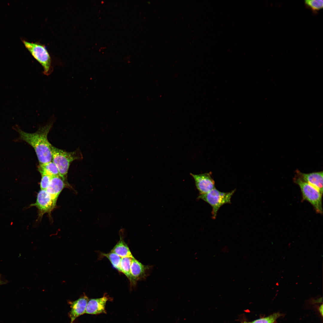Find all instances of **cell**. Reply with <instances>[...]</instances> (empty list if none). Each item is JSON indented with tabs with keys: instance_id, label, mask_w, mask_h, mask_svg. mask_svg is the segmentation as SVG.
<instances>
[{
	"instance_id": "6da1fadb",
	"label": "cell",
	"mask_w": 323,
	"mask_h": 323,
	"mask_svg": "<svg viewBox=\"0 0 323 323\" xmlns=\"http://www.w3.org/2000/svg\"><path fill=\"white\" fill-rule=\"evenodd\" d=\"M53 122L40 127L35 132L28 133L19 128L16 129L19 134V139L25 141L34 149L39 164L48 162L52 160V145L48 139V135L51 128Z\"/></svg>"
},
{
	"instance_id": "7a4b0ae2",
	"label": "cell",
	"mask_w": 323,
	"mask_h": 323,
	"mask_svg": "<svg viewBox=\"0 0 323 323\" xmlns=\"http://www.w3.org/2000/svg\"><path fill=\"white\" fill-rule=\"evenodd\" d=\"M52 161L57 166L60 176L67 179V174L71 163L83 158L79 150L67 152L53 146L51 147Z\"/></svg>"
},
{
	"instance_id": "3957f363",
	"label": "cell",
	"mask_w": 323,
	"mask_h": 323,
	"mask_svg": "<svg viewBox=\"0 0 323 323\" xmlns=\"http://www.w3.org/2000/svg\"><path fill=\"white\" fill-rule=\"evenodd\" d=\"M22 41L26 48L42 66L43 74L47 76L50 75L53 70L52 60L46 46L39 42Z\"/></svg>"
},
{
	"instance_id": "277c9868",
	"label": "cell",
	"mask_w": 323,
	"mask_h": 323,
	"mask_svg": "<svg viewBox=\"0 0 323 323\" xmlns=\"http://www.w3.org/2000/svg\"><path fill=\"white\" fill-rule=\"evenodd\" d=\"M235 191L234 190L224 192L215 188L206 193L200 194L197 198L204 200L211 206L212 217L215 219L220 208L225 204L231 203V198Z\"/></svg>"
},
{
	"instance_id": "5b68a950",
	"label": "cell",
	"mask_w": 323,
	"mask_h": 323,
	"mask_svg": "<svg viewBox=\"0 0 323 323\" xmlns=\"http://www.w3.org/2000/svg\"><path fill=\"white\" fill-rule=\"evenodd\" d=\"M293 180L300 188L303 200L309 202L317 213L322 214V194L315 187L302 180L296 175L294 177Z\"/></svg>"
},
{
	"instance_id": "8992f818",
	"label": "cell",
	"mask_w": 323,
	"mask_h": 323,
	"mask_svg": "<svg viewBox=\"0 0 323 323\" xmlns=\"http://www.w3.org/2000/svg\"><path fill=\"white\" fill-rule=\"evenodd\" d=\"M57 201L45 190H40L37 194L36 202L31 204L30 206H35L37 208L38 218L41 219L45 214L47 213L51 216V211L56 206Z\"/></svg>"
},
{
	"instance_id": "52a82bcc",
	"label": "cell",
	"mask_w": 323,
	"mask_h": 323,
	"mask_svg": "<svg viewBox=\"0 0 323 323\" xmlns=\"http://www.w3.org/2000/svg\"><path fill=\"white\" fill-rule=\"evenodd\" d=\"M195 181L196 187L200 194L206 193L215 188V182L211 176L212 173L194 174L190 173Z\"/></svg>"
},
{
	"instance_id": "ba28073f",
	"label": "cell",
	"mask_w": 323,
	"mask_h": 323,
	"mask_svg": "<svg viewBox=\"0 0 323 323\" xmlns=\"http://www.w3.org/2000/svg\"><path fill=\"white\" fill-rule=\"evenodd\" d=\"M152 268V266L144 265L134 257L133 258L130 268L132 285H135L138 281L145 279L149 275Z\"/></svg>"
},
{
	"instance_id": "9c48e42d",
	"label": "cell",
	"mask_w": 323,
	"mask_h": 323,
	"mask_svg": "<svg viewBox=\"0 0 323 323\" xmlns=\"http://www.w3.org/2000/svg\"><path fill=\"white\" fill-rule=\"evenodd\" d=\"M67 187H69L70 185L67 182V179L58 175L52 177L46 190L53 199L57 201L62 190Z\"/></svg>"
},
{
	"instance_id": "30bf717a",
	"label": "cell",
	"mask_w": 323,
	"mask_h": 323,
	"mask_svg": "<svg viewBox=\"0 0 323 323\" xmlns=\"http://www.w3.org/2000/svg\"><path fill=\"white\" fill-rule=\"evenodd\" d=\"M89 300L88 297L84 294L77 300L69 301L71 307V310L69 313L70 323H73L77 318L85 313Z\"/></svg>"
},
{
	"instance_id": "8fae6325",
	"label": "cell",
	"mask_w": 323,
	"mask_h": 323,
	"mask_svg": "<svg viewBox=\"0 0 323 323\" xmlns=\"http://www.w3.org/2000/svg\"><path fill=\"white\" fill-rule=\"evenodd\" d=\"M296 175L303 181L308 183L323 194V171L305 173L298 170L296 171Z\"/></svg>"
},
{
	"instance_id": "7c38bea8",
	"label": "cell",
	"mask_w": 323,
	"mask_h": 323,
	"mask_svg": "<svg viewBox=\"0 0 323 323\" xmlns=\"http://www.w3.org/2000/svg\"><path fill=\"white\" fill-rule=\"evenodd\" d=\"M108 299V298L105 295L101 298L89 299L85 313L97 314L105 313V305Z\"/></svg>"
},
{
	"instance_id": "4fadbf2b",
	"label": "cell",
	"mask_w": 323,
	"mask_h": 323,
	"mask_svg": "<svg viewBox=\"0 0 323 323\" xmlns=\"http://www.w3.org/2000/svg\"><path fill=\"white\" fill-rule=\"evenodd\" d=\"M111 252L116 254L121 258L134 257L127 244L124 241L122 235H120L119 241L113 248Z\"/></svg>"
},
{
	"instance_id": "5bb4252c",
	"label": "cell",
	"mask_w": 323,
	"mask_h": 323,
	"mask_svg": "<svg viewBox=\"0 0 323 323\" xmlns=\"http://www.w3.org/2000/svg\"><path fill=\"white\" fill-rule=\"evenodd\" d=\"M38 170L41 175H47L52 177L60 175L57 166L52 161L45 164H39Z\"/></svg>"
},
{
	"instance_id": "9a60e30c",
	"label": "cell",
	"mask_w": 323,
	"mask_h": 323,
	"mask_svg": "<svg viewBox=\"0 0 323 323\" xmlns=\"http://www.w3.org/2000/svg\"><path fill=\"white\" fill-rule=\"evenodd\" d=\"M132 258L130 257L121 258L120 264L121 272L124 273L127 276L132 285V280L130 268Z\"/></svg>"
},
{
	"instance_id": "2e32d148",
	"label": "cell",
	"mask_w": 323,
	"mask_h": 323,
	"mask_svg": "<svg viewBox=\"0 0 323 323\" xmlns=\"http://www.w3.org/2000/svg\"><path fill=\"white\" fill-rule=\"evenodd\" d=\"M101 256L106 257L110 261L113 267L121 272L120 264L121 258L116 254L111 251L107 253L102 252Z\"/></svg>"
},
{
	"instance_id": "e0dca14e",
	"label": "cell",
	"mask_w": 323,
	"mask_h": 323,
	"mask_svg": "<svg viewBox=\"0 0 323 323\" xmlns=\"http://www.w3.org/2000/svg\"><path fill=\"white\" fill-rule=\"evenodd\" d=\"M304 3L306 6L314 13H316L323 8V0H306Z\"/></svg>"
},
{
	"instance_id": "ac0fdd59",
	"label": "cell",
	"mask_w": 323,
	"mask_h": 323,
	"mask_svg": "<svg viewBox=\"0 0 323 323\" xmlns=\"http://www.w3.org/2000/svg\"><path fill=\"white\" fill-rule=\"evenodd\" d=\"M280 316L279 313H274L268 317L257 319L251 323H274Z\"/></svg>"
},
{
	"instance_id": "d6986e66",
	"label": "cell",
	"mask_w": 323,
	"mask_h": 323,
	"mask_svg": "<svg viewBox=\"0 0 323 323\" xmlns=\"http://www.w3.org/2000/svg\"><path fill=\"white\" fill-rule=\"evenodd\" d=\"M41 178L40 184L41 190H46L50 182L52 177L45 174L41 175Z\"/></svg>"
},
{
	"instance_id": "ffe728a7",
	"label": "cell",
	"mask_w": 323,
	"mask_h": 323,
	"mask_svg": "<svg viewBox=\"0 0 323 323\" xmlns=\"http://www.w3.org/2000/svg\"><path fill=\"white\" fill-rule=\"evenodd\" d=\"M319 309H320V311H321V313L322 314V313H322L323 312V306H322V305L321 306V307H320V308H319Z\"/></svg>"
},
{
	"instance_id": "44dd1931",
	"label": "cell",
	"mask_w": 323,
	"mask_h": 323,
	"mask_svg": "<svg viewBox=\"0 0 323 323\" xmlns=\"http://www.w3.org/2000/svg\"><path fill=\"white\" fill-rule=\"evenodd\" d=\"M5 282L4 281H2L0 279V285L2 284H5Z\"/></svg>"
},
{
	"instance_id": "7402d4cb",
	"label": "cell",
	"mask_w": 323,
	"mask_h": 323,
	"mask_svg": "<svg viewBox=\"0 0 323 323\" xmlns=\"http://www.w3.org/2000/svg\"><path fill=\"white\" fill-rule=\"evenodd\" d=\"M250 323L245 322V323Z\"/></svg>"
}]
</instances>
